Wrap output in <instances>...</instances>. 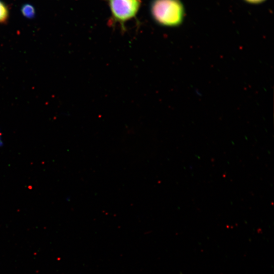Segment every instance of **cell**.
Segmentation results:
<instances>
[{"instance_id": "obj_1", "label": "cell", "mask_w": 274, "mask_h": 274, "mask_svg": "<svg viewBox=\"0 0 274 274\" xmlns=\"http://www.w3.org/2000/svg\"><path fill=\"white\" fill-rule=\"evenodd\" d=\"M150 10L153 20L163 26H178L185 18V9L181 0H152Z\"/></svg>"}, {"instance_id": "obj_2", "label": "cell", "mask_w": 274, "mask_h": 274, "mask_svg": "<svg viewBox=\"0 0 274 274\" xmlns=\"http://www.w3.org/2000/svg\"><path fill=\"white\" fill-rule=\"evenodd\" d=\"M114 19L122 25L136 15L141 5L140 0H108Z\"/></svg>"}, {"instance_id": "obj_3", "label": "cell", "mask_w": 274, "mask_h": 274, "mask_svg": "<svg viewBox=\"0 0 274 274\" xmlns=\"http://www.w3.org/2000/svg\"><path fill=\"white\" fill-rule=\"evenodd\" d=\"M9 17L8 7L3 2L0 1V23H5Z\"/></svg>"}, {"instance_id": "obj_4", "label": "cell", "mask_w": 274, "mask_h": 274, "mask_svg": "<svg viewBox=\"0 0 274 274\" xmlns=\"http://www.w3.org/2000/svg\"><path fill=\"white\" fill-rule=\"evenodd\" d=\"M22 14L26 18H31L34 17L35 10L33 6L29 4H25L22 7Z\"/></svg>"}, {"instance_id": "obj_5", "label": "cell", "mask_w": 274, "mask_h": 274, "mask_svg": "<svg viewBox=\"0 0 274 274\" xmlns=\"http://www.w3.org/2000/svg\"><path fill=\"white\" fill-rule=\"evenodd\" d=\"M245 2L251 4H259L264 2L266 0H244Z\"/></svg>"}]
</instances>
